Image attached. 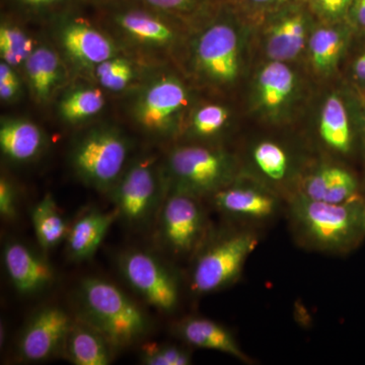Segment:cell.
I'll list each match as a JSON object with an SVG mask.
<instances>
[{
  "mask_svg": "<svg viewBox=\"0 0 365 365\" xmlns=\"http://www.w3.org/2000/svg\"><path fill=\"white\" fill-rule=\"evenodd\" d=\"M114 351L97 329L78 319L72 324L62 353L76 365H108L112 362Z\"/></svg>",
  "mask_w": 365,
  "mask_h": 365,
  "instance_id": "17",
  "label": "cell"
},
{
  "mask_svg": "<svg viewBox=\"0 0 365 365\" xmlns=\"http://www.w3.org/2000/svg\"><path fill=\"white\" fill-rule=\"evenodd\" d=\"M114 20L122 31L146 44L165 45L174 38L172 29L158 14L139 7L121 9Z\"/></svg>",
  "mask_w": 365,
  "mask_h": 365,
  "instance_id": "20",
  "label": "cell"
},
{
  "mask_svg": "<svg viewBox=\"0 0 365 365\" xmlns=\"http://www.w3.org/2000/svg\"><path fill=\"white\" fill-rule=\"evenodd\" d=\"M228 114L222 106L208 105L197 111L193 119L194 130L200 136L215 135L227 123Z\"/></svg>",
  "mask_w": 365,
  "mask_h": 365,
  "instance_id": "31",
  "label": "cell"
},
{
  "mask_svg": "<svg viewBox=\"0 0 365 365\" xmlns=\"http://www.w3.org/2000/svg\"><path fill=\"white\" fill-rule=\"evenodd\" d=\"M186 103V90L178 79H158L139 98L135 119L146 130L165 134Z\"/></svg>",
  "mask_w": 365,
  "mask_h": 365,
  "instance_id": "10",
  "label": "cell"
},
{
  "mask_svg": "<svg viewBox=\"0 0 365 365\" xmlns=\"http://www.w3.org/2000/svg\"><path fill=\"white\" fill-rule=\"evenodd\" d=\"M216 207L225 215L252 220H264L277 213V198L253 187H225L216 192Z\"/></svg>",
  "mask_w": 365,
  "mask_h": 365,
  "instance_id": "15",
  "label": "cell"
},
{
  "mask_svg": "<svg viewBox=\"0 0 365 365\" xmlns=\"http://www.w3.org/2000/svg\"><path fill=\"white\" fill-rule=\"evenodd\" d=\"M201 68L215 81H234L239 72V43L232 26L215 24L201 36L196 49Z\"/></svg>",
  "mask_w": 365,
  "mask_h": 365,
  "instance_id": "11",
  "label": "cell"
},
{
  "mask_svg": "<svg viewBox=\"0 0 365 365\" xmlns=\"http://www.w3.org/2000/svg\"><path fill=\"white\" fill-rule=\"evenodd\" d=\"M160 212V242L172 253H191L200 244L206 220L198 198L184 192L170 190Z\"/></svg>",
  "mask_w": 365,
  "mask_h": 365,
  "instance_id": "8",
  "label": "cell"
},
{
  "mask_svg": "<svg viewBox=\"0 0 365 365\" xmlns=\"http://www.w3.org/2000/svg\"><path fill=\"white\" fill-rule=\"evenodd\" d=\"M338 170H339V167H324L317 170L304 182L300 195L312 199V200H325L327 194L337 176Z\"/></svg>",
  "mask_w": 365,
  "mask_h": 365,
  "instance_id": "32",
  "label": "cell"
},
{
  "mask_svg": "<svg viewBox=\"0 0 365 365\" xmlns=\"http://www.w3.org/2000/svg\"><path fill=\"white\" fill-rule=\"evenodd\" d=\"M249 230L232 232L211 242L197 257L192 270V288L197 294H210L232 284L258 245Z\"/></svg>",
  "mask_w": 365,
  "mask_h": 365,
  "instance_id": "4",
  "label": "cell"
},
{
  "mask_svg": "<svg viewBox=\"0 0 365 365\" xmlns=\"http://www.w3.org/2000/svg\"><path fill=\"white\" fill-rule=\"evenodd\" d=\"M306 36V19L300 4L285 7V11L271 26L267 53L273 61L294 59L302 51Z\"/></svg>",
  "mask_w": 365,
  "mask_h": 365,
  "instance_id": "16",
  "label": "cell"
},
{
  "mask_svg": "<svg viewBox=\"0 0 365 365\" xmlns=\"http://www.w3.org/2000/svg\"><path fill=\"white\" fill-rule=\"evenodd\" d=\"M118 217L116 209L112 211L91 209L79 216L67 232L66 248L68 258L74 262L93 258Z\"/></svg>",
  "mask_w": 365,
  "mask_h": 365,
  "instance_id": "13",
  "label": "cell"
},
{
  "mask_svg": "<svg viewBox=\"0 0 365 365\" xmlns=\"http://www.w3.org/2000/svg\"><path fill=\"white\" fill-rule=\"evenodd\" d=\"M4 264L7 276L19 294H40L54 283L55 270L50 262L23 242H6Z\"/></svg>",
  "mask_w": 365,
  "mask_h": 365,
  "instance_id": "12",
  "label": "cell"
},
{
  "mask_svg": "<svg viewBox=\"0 0 365 365\" xmlns=\"http://www.w3.org/2000/svg\"><path fill=\"white\" fill-rule=\"evenodd\" d=\"M247 6H253L255 9H285L292 4H300L306 0H244Z\"/></svg>",
  "mask_w": 365,
  "mask_h": 365,
  "instance_id": "36",
  "label": "cell"
},
{
  "mask_svg": "<svg viewBox=\"0 0 365 365\" xmlns=\"http://www.w3.org/2000/svg\"><path fill=\"white\" fill-rule=\"evenodd\" d=\"M79 319L97 329L115 350L139 342L150 333L145 312L109 281L86 277L78 287Z\"/></svg>",
  "mask_w": 365,
  "mask_h": 365,
  "instance_id": "2",
  "label": "cell"
},
{
  "mask_svg": "<svg viewBox=\"0 0 365 365\" xmlns=\"http://www.w3.org/2000/svg\"><path fill=\"white\" fill-rule=\"evenodd\" d=\"M254 162L258 169L272 181H282L287 175L288 157L282 148L273 143L264 141L253 150Z\"/></svg>",
  "mask_w": 365,
  "mask_h": 365,
  "instance_id": "28",
  "label": "cell"
},
{
  "mask_svg": "<svg viewBox=\"0 0 365 365\" xmlns=\"http://www.w3.org/2000/svg\"><path fill=\"white\" fill-rule=\"evenodd\" d=\"M25 67L34 96L42 102L49 100L63 78L58 55L50 48H37L26 60Z\"/></svg>",
  "mask_w": 365,
  "mask_h": 365,
  "instance_id": "21",
  "label": "cell"
},
{
  "mask_svg": "<svg viewBox=\"0 0 365 365\" xmlns=\"http://www.w3.org/2000/svg\"><path fill=\"white\" fill-rule=\"evenodd\" d=\"M348 18L355 25L365 29V0H352Z\"/></svg>",
  "mask_w": 365,
  "mask_h": 365,
  "instance_id": "37",
  "label": "cell"
},
{
  "mask_svg": "<svg viewBox=\"0 0 365 365\" xmlns=\"http://www.w3.org/2000/svg\"><path fill=\"white\" fill-rule=\"evenodd\" d=\"M130 144L117 129H91L74 144L71 165L79 179L91 188L110 192L126 170Z\"/></svg>",
  "mask_w": 365,
  "mask_h": 365,
  "instance_id": "3",
  "label": "cell"
},
{
  "mask_svg": "<svg viewBox=\"0 0 365 365\" xmlns=\"http://www.w3.org/2000/svg\"><path fill=\"white\" fill-rule=\"evenodd\" d=\"M176 332L182 340L194 347L227 353L244 361L248 360L234 336L211 319L200 317L182 319L176 327Z\"/></svg>",
  "mask_w": 365,
  "mask_h": 365,
  "instance_id": "18",
  "label": "cell"
},
{
  "mask_svg": "<svg viewBox=\"0 0 365 365\" xmlns=\"http://www.w3.org/2000/svg\"><path fill=\"white\" fill-rule=\"evenodd\" d=\"M143 2L155 11L168 14L188 13L201 4V0H143Z\"/></svg>",
  "mask_w": 365,
  "mask_h": 365,
  "instance_id": "35",
  "label": "cell"
},
{
  "mask_svg": "<svg viewBox=\"0 0 365 365\" xmlns=\"http://www.w3.org/2000/svg\"><path fill=\"white\" fill-rule=\"evenodd\" d=\"M290 220L300 240L327 253H346L365 237V205L356 199L329 203L295 196Z\"/></svg>",
  "mask_w": 365,
  "mask_h": 365,
  "instance_id": "1",
  "label": "cell"
},
{
  "mask_svg": "<svg viewBox=\"0 0 365 365\" xmlns=\"http://www.w3.org/2000/svg\"><path fill=\"white\" fill-rule=\"evenodd\" d=\"M45 139L39 127L24 119H6L0 125V148L7 160L28 163L44 148Z\"/></svg>",
  "mask_w": 365,
  "mask_h": 365,
  "instance_id": "19",
  "label": "cell"
},
{
  "mask_svg": "<svg viewBox=\"0 0 365 365\" xmlns=\"http://www.w3.org/2000/svg\"><path fill=\"white\" fill-rule=\"evenodd\" d=\"M20 91V81H0V98L4 101L13 100Z\"/></svg>",
  "mask_w": 365,
  "mask_h": 365,
  "instance_id": "38",
  "label": "cell"
},
{
  "mask_svg": "<svg viewBox=\"0 0 365 365\" xmlns=\"http://www.w3.org/2000/svg\"><path fill=\"white\" fill-rule=\"evenodd\" d=\"M32 223L43 252L51 251L66 241L69 227L51 194H46L32 210Z\"/></svg>",
  "mask_w": 365,
  "mask_h": 365,
  "instance_id": "22",
  "label": "cell"
},
{
  "mask_svg": "<svg viewBox=\"0 0 365 365\" xmlns=\"http://www.w3.org/2000/svg\"><path fill=\"white\" fill-rule=\"evenodd\" d=\"M105 98L102 91L93 88H76L60 101L59 113L69 123L83 121L102 111Z\"/></svg>",
  "mask_w": 365,
  "mask_h": 365,
  "instance_id": "25",
  "label": "cell"
},
{
  "mask_svg": "<svg viewBox=\"0 0 365 365\" xmlns=\"http://www.w3.org/2000/svg\"><path fill=\"white\" fill-rule=\"evenodd\" d=\"M140 361L146 365H188L192 359L188 350L176 345L148 343L141 348Z\"/></svg>",
  "mask_w": 365,
  "mask_h": 365,
  "instance_id": "30",
  "label": "cell"
},
{
  "mask_svg": "<svg viewBox=\"0 0 365 365\" xmlns=\"http://www.w3.org/2000/svg\"><path fill=\"white\" fill-rule=\"evenodd\" d=\"M319 134L333 150L347 153L351 146V132L344 105L338 96L327 98L319 122Z\"/></svg>",
  "mask_w": 365,
  "mask_h": 365,
  "instance_id": "24",
  "label": "cell"
},
{
  "mask_svg": "<svg viewBox=\"0 0 365 365\" xmlns=\"http://www.w3.org/2000/svg\"><path fill=\"white\" fill-rule=\"evenodd\" d=\"M16 79H19L18 76H16V72L14 71L11 66L6 62H2L0 64V81H16Z\"/></svg>",
  "mask_w": 365,
  "mask_h": 365,
  "instance_id": "40",
  "label": "cell"
},
{
  "mask_svg": "<svg viewBox=\"0 0 365 365\" xmlns=\"http://www.w3.org/2000/svg\"><path fill=\"white\" fill-rule=\"evenodd\" d=\"M312 13L327 21L348 18L352 0H306Z\"/></svg>",
  "mask_w": 365,
  "mask_h": 365,
  "instance_id": "33",
  "label": "cell"
},
{
  "mask_svg": "<svg viewBox=\"0 0 365 365\" xmlns=\"http://www.w3.org/2000/svg\"><path fill=\"white\" fill-rule=\"evenodd\" d=\"M118 265L129 287L150 306L165 314L177 309L180 287L176 275L155 255L128 250L120 255Z\"/></svg>",
  "mask_w": 365,
  "mask_h": 365,
  "instance_id": "7",
  "label": "cell"
},
{
  "mask_svg": "<svg viewBox=\"0 0 365 365\" xmlns=\"http://www.w3.org/2000/svg\"><path fill=\"white\" fill-rule=\"evenodd\" d=\"M34 41L23 30L13 25L0 28V55L11 67L25 64L34 51Z\"/></svg>",
  "mask_w": 365,
  "mask_h": 365,
  "instance_id": "27",
  "label": "cell"
},
{
  "mask_svg": "<svg viewBox=\"0 0 365 365\" xmlns=\"http://www.w3.org/2000/svg\"><path fill=\"white\" fill-rule=\"evenodd\" d=\"M96 74L103 88L112 91H121L134 78L131 64L126 59L113 57L96 67Z\"/></svg>",
  "mask_w": 365,
  "mask_h": 365,
  "instance_id": "29",
  "label": "cell"
},
{
  "mask_svg": "<svg viewBox=\"0 0 365 365\" xmlns=\"http://www.w3.org/2000/svg\"><path fill=\"white\" fill-rule=\"evenodd\" d=\"M228 158L218 151L201 146L175 148L168 158L170 190L190 195H206L225 188L230 177Z\"/></svg>",
  "mask_w": 365,
  "mask_h": 365,
  "instance_id": "6",
  "label": "cell"
},
{
  "mask_svg": "<svg viewBox=\"0 0 365 365\" xmlns=\"http://www.w3.org/2000/svg\"><path fill=\"white\" fill-rule=\"evenodd\" d=\"M109 193L118 215L132 227L148 225L165 200L160 176L150 158L131 163Z\"/></svg>",
  "mask_w": 365,
  "mask_h": 365,
  "instance_id": "5",
  "label": "cell"
},
{
  "mask_svg": "<svg viewBox=\"0 0 365 365\" xmlns=\"http://www.w3.org/2000/svg\"><path fill=\"white\" fill-rule=\"evenodd\" d=\"M21 6L29 7V9H41L56 6L61 4L64 0H18Z\"/></svg>",
  "mask_w": 365,
  "mask_h": 365,
  "instance_id": "39",
  "label": "cell"
},
{
  "mask_svg": "<svg viewBox=\"0 0 365 365\" xmlns=\"http://www.w3.org/2000/svg\"><path fill=\"white\" fill-rule=\"evenodd\" d=\"M259 96L264 107L275 110L287 102L294 86V74L281 61H272L259 76Z\"/></svg>",
  "mask_w": 365,
  "mask_h": 365,
  "instance_id": "23",
  "label": "cell"
},
{
  "mask_svg": "<svg viewBox=\"0 0 365 365\" xmlns=\"http://www.w3.org/2000/svg\"><path fill=\"white\" fill-rule=\"evenodd\" d=\"M73 322L62 307L49 306L36 312L19 338V356L25 361L39 362L63 352Z\"/></svg>",
  "mask_w": 365,
  "mask_h": 365,
  "instance_id": "9",
  "label": "cell"
},
{
  "mask_svg": "<svg viewBox=\"0 0 365 365\" xmlns=\"http://www.w3.org/2000/svg\"><path fill=\"white\" fill-rule=\"evenodd\" d=\"M90 1H104V0H90Z\"/></svg>",
  "mask_w": 365,
  "mask_h": 365,
  "instance_id": "41",
  "label": "cell"
},
{
  "mask_svg": "<svg viewBox=\"0 0 365 365\" xmlns=\"http://www.w3.org/2000/svg\"><path fill=\"white\" fill-rule=\"evenodd\" d=\"M344 47V40L335 29H318L309 40V51L314 67L330 71L337 64Z\"/></svg>",
  "mask_w": 365,
  "mask_h": 365,
  "instance_id": "26",
  "label": "cell"
},
{
  "mask_svg": "<svg viewBox=\"0 0 365 365\" xmlns=\"http://www.w3.org/2000/svg\"><path fill=\"white\" fill-rule=\"evenodd\" d=\"M64 49L78 63L96 66L115 57L116 50L109 38L86 21H66L61 30Z\"/></svg>",
  "mask_w": 365,
  "mask_h": 365,
  "instance_id": "14",
  "label": "cell"
},
{
  "mask_svg": "<svg viewBox=\"0 0 365 365\" xmlns=\"http://www.w3.org/2000/svg\"><path fill=\"white\" fill-rule=\"evenodd\" d=\"M0 215L9 222H13L18 216V194L6 177L0 179Z\"/></svg>",
  "mask_w": 365,
  "mask_h": 365,
  "instance_id": "34",
  "label": "cell"
}]
</instances>
